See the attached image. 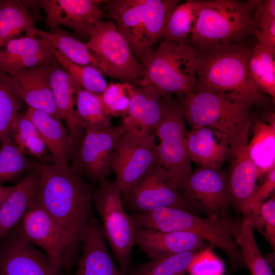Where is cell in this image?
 <instances>
[{
	"label": "cell",
	"mask_w": 275,
	"mask_h": 275,
	"mask_svg": "<svg viewBox=\"0 0 275 275\" xmlns=\"http://www.w3.org/2000/svg\"><path fill=\"white\" fill-rule=\"evenodd\" d=\"M39 176L35 202L68 236L78 255L94 217L91 187L70 170L63 172L44 162H33Z\"/></svg>",
	"instance_id": "obj_1"
},
{
	"label": "cell",
	"mask_w": 275,
	"mask_h": 275,
	"mask_svg": "<svg viewBox=\"0 0 275 275\" xmlns=\"http://www.w3.org/2000/svg\"><path fill=\"white\" fill-rule=\"evenodd\" d=\"M195 50L198 80L195 89L225 94L254 106L267 104L268 97L257 88L250 77L248 63L251 48L245 42L222 43Z\"/></svg>",
	"instance_id": "obj_2"
},
{
	"label": "cell",
	"mask_w": 275,
	"mask_h": 275,
	"mask_svg": "<svg viewBox=\"0 0 275 275\" xmlns=\"http://www.w3.org/2000/svg\"><path fill=\"white\" fill-rule=\"evenodd\" d=\"M185 120L193 126H205L223 134L230 152L249 143L248 134L256 114L254 105L240 98L194 89L181 97Z\"/></svg>",
	"instance_id": "obj_3"
},
{
	"label": "cell",
	"mask_w": 275,
	"mask_h": 275,
	"mask_svg": "<svg viewBox=\"0 0 275 275\" xmlns=\"http://www.w3.org/2000/svg\"><path fill=\"white\" fill-rule=\"evenodd\" d=\"M101 9L114 22L137 60L145 66L162 40L172 11L166 0L102 1Z\"/></svg>",
	"instance_id": "obj_4"
},
{
	"label": "cell",
	"mask_w": 275,
	"mask_h": 275,
	"mask_svg": "<svg viewBox=\"0 0 275 275\" xmlns=\"http://www.w3.org/2000/svg\"><path fill=\"white\" fill-rule=\"evenodd\" d=\"M131 217L136 228L184 231L198 235L224 251L232 267L246 266L234 237V226L224 217H201L185 210L171 207L136 213Z\"/></svg>",
	"instance_id": "obj_5"
},
{
	"label": "cell",
	"mask_w": 275,
	"mask_h": 275,
	"mask_svg": "<svg viewBox=\"0 0 275 275\" xmlns=\"http://www.w3.org/2000/svg\"><path fill=\"white\" fill-rule=\"evenodd\" d=\"M256 1L204 0L190 42L195 49L245 42L258 30L253 18Z\"/></svg>",
	"instance_id": "obj_6"
},
{
	"label": "cell",
	"mask_w": 275,
	"mask_h": 275,
	"mask_svg": "<svg viewBox=\"0 0 275 275\" xmlns=\"http://www.w3.org/2000/svg\"><path fill=\"white\" fill-rule=\"evenodd\" d=\"M196 59V51L190 43L161 40L137 84L152 87L163 96H183L197 86Z\"/></svg>",
	"instance_id": "obj_7"
},
{
	"label": "cell",
	"mask_w": 275,
	"mask_h": 275,
	"mask_svg": "<svg viewBox=\"0 0 275 275\" xmlns=\"http://www.w3.org/2000/svg\"><path fill=\"white\" fill-rule=\"evenodd\" d=\"M93 200L101 218L103 235L111 247L118 266L126 274L135 245L136 227L131 215L125 211L117 181L105 179L100 182L99 188L94 191Z\"/></svg>",
	"instance_id": "obj_8"
},
{
	"label": "cell",
	"mask_w": 275,
	"mask_h": 275,
	"mask_svg": "<svg viewBox=\"0 0 275 275\" xmlns=\"http://www.w3.org/2000/svg\"><path fill=\"white\" fill-rule=\"evenodd\" d=\"M122 117L123 131L117 141L111 168L123 199L145 173L159 163L154 133L137 126L126 116Z\"/></svg>",
	"instance_id": "obj_9"
},
{
	"label": "cell",
	"mask_w": 275,
	"mask_h": 275,
	"mask_svg": "<svg viewBox=\"0 0 275 275\" xmlns=\"http://www.w3.org/2000/svg\"><path fill=\"white\" fill-rule=\"evenodd\" d=\"M89 38L86 45L102 65L106 76L130 84L141 78L145 66L133 55L112 20L99 22Z\"/></svg>",
	"instance_id": "obj_10"
},
{
	"label": "cell",
	"mask_w": 275,
	"mask_h": 275,
	"mask_svg": "<svg viewBox=\"0 0 275 275\" xmlns=\"http://www.w3.org/2000/svg\"><path fill=\"white\" fill-rule=\"evenodd\" d=\"M187 130L181 101L166 97V109L154 134L159 164L170 172L178 185L192 172L186 142Z\"/></svg>",
	"instance_id": "obj_11"
},
{
	"label": "cell",
	"mask_w": 275,
	"mask_h": 275,
	"mask_svg": "<svg viewBox=\"0 0 275 275\" xmlns=\"http://www.w3.org/2000/svg\"><path fill=\"white\" fill-rule=\"evenodd\" d=\"M122 201L124 207L132 214L162 207L194 213L180 193L176 178L159 164L145 173L131 186Z\"/></svg>",
	"instance_id": "obj_12"
},
{
	"label": "cell",
	"mask_w": 275,
	"mask_h": 275,
	"mask_svg": "<svg viewBox=\"0 0 275 275\" xmlns=\"http://www.w3.org/2000/svg\"><path fill=\"white\" fill-rule=\"evenodd\" d=\"M193 211L208 217H223L231 205L228 175L219 169L200 167L178 185Z\"/></svg>",
	"instance_id": "obj_13"
},
{
	"label": "cell",
	"mask_w": 275,
	"mask_h": 275,
	"mask_svg": "<svg viewBox=\"0 0 275 275\" xmlns=\"http://www.w3.org/2000/svg\"><path fill=\"white\" fill-rule=\"evenodd\" d=\"M30 242L41 248L59 269H69L78 258L68 236L37 203L16 226Z\"/></svg>",
	"instance_id": "obj_14"
},
{
	"label": "cell",
	"mask_w": 275,
	"mask_h": 275,
	"mask_svg": "<svg viewBox=\"0 0 275 275\" xmlns=\"http://www.w3.org/2000/svg\"><path fill=\"white\" fill-rule=\"evenodd\" d=\"M123 128L121 124L85 131L75 147L69 169L93 182H101L110 174L115 148Z\"/></svg>",
	"instance_id": "obj_15"
},
{
	"label": "cell",
	"mask_w": 275,
	"mask_h": 275,
	"mask_svg": "<svg viewBox=\"0 0 275 275\" xmlns=\"http://www.w3.org/2000/svg\"><path fill=\"white\" fill-rule=\"evenodd\" d=\"M0 275H60L47 256L15 226L0 239Z\"/></svg>",
	"instance_id": "obj_16"
},
{
	"label": "cell",
	"mask_w": 275,
	"mask_h": 275,
	"mask_svg": "<svg viewBox=\"0 0 275 275\" xmlns=\"http://www.w3.org/2000/svg\"><path fill=\"white\" fill-rule=\"evenodd\" d=\"M98 0H42L38 6L46 14L47 24L51 29L65 25L78 34L88 36L106 16Z\"/></svg>",
	"instance_id": "obj_17"
},
{
	"label": "cell",
	"mask_w": 275,
	"mask_h": 275,
	"mask_svg": "<svg viewBox=\"0 0 275 275\" xmlns=\"http://www.w3.org/2000/svg\"><path fill=\"white\" fill-rule=\"evenodd\" d=\"M58 64L48 43L35 35L12 39L0 49V71L4 72Z\"/></svg>",
	"instance_id": "obj_18"
},
{
	"label": "cell",
	"mask_w": 275,
	"mask_h": 275,
	"mask_svg": "<svg viewBox=\"0 0 275 275\" xmlns=\"http://www.w3.org/2000/svg\"><path fill=\"white\" fill-rule=\"evenodd\" d=\"M52 65H44L6 73L12 77L19 95L29 107L59 118L49 83Z\"/></svg>",
	"instance_id": "obj_19"
},
{
	"label": "cell",
	"mask_w": 275,
	"mask_h": 275,
	"mask_svg": "<svg viewBox=\"0 0 275 275\" xmlns=\"http://www.w3.org/2000/svg\"><path fill=\"white\" fill-rule=\"evenodd\" d=\"M203 239L192 233L184 231L165 232L137 228L135 244L151 259L186 252L201 250Z\"/></svg>",
	"instance_id": "obj_20"
},
{
	"label": "cell",
	"mask_w": 275,
	"mask_h": 275,
	"mask_svg": "<svg viewBox=\"0 0 275 275\" xmlns=\"http://www.w3.org/2000/svg\"><path fill=\"white\" fill-rule=\"evenodd\" d=\"M24 115L37 128L50 153L53 165L60 171H69L74 145L61 120L40 110L29 107Z\"/></svg>",
	"instance_id": "obj_21"
},
{
	"label": "cell",
	"mask_w": 275,
	"mask_h": 275,
	"mask_svg": "<svg viewBox=\"0 0 275 275\" xmlns=\"http://www.w3.org/2000/svg\"><path fill=\"white\" fill-rule=\"evenodd\" d=\"M186 142L190 161L200 167L221 168L230 156V146L225 135L208 127L193 126L187 132Z\"/></svg>",
	"instance_id": "obj_22"
},
{
	"label": "cell",
	"mask_w": 275,
	"mask_h": 275,
	"mask_svg": "<svg viewBox=\"0 0 275 275\" xmlns=\"http://www.w3.org/2000/svg\"><path fill=\"white\" fill-rule=\"evenodd\" d=\"M81 252L74 275H127L113 260L95 217L82 241Z\"/></svg>",
	"instance_id": "obj_23"
},
{
	"label": "cell",
	"mask_w": 275,
	"mask_h": 275,
	"mask_svg": "<svg viewBox=\"0 0 275 275\" xmlns=\"http://www.w3.org/2000/svg\"><path fill=\"white\" fill-rule=\"evenodd\" d=\"M49 83L58 116L65 122L74 148L83 134L75 120L76 81L60 64L52 65L49 72Z\"/></svg>",
	"instance_id": "obj_24"
},
{
	"label": "cell",
	"mask_w": 275,
	"mask_h": 275,
	"mask_svg": "<svg viewBox=\"0 0 275 275\" xmlns=\"http://www.w3.org/2000/svg\"><path fill=\"white\" fill-rule=\"evenodd\" d=\"M39 182L33 169L16 185L0 206V239L17 226L34 204Z\"/></svg>",
	"instance_id": "obj_25"
},
{
	"label": "cell",
	"mask_w": 275,
	"mask_h": 275,
	"mask_svg": "<svg viewBox=\"0 0 275 275\" xmlns=\"http://www.w3.org/2000/svg\"><path fill=\"white\" fill-rule=\"evenodd\" d=\"M248 143L230 152L232 158L229 182L231 205L240 212L256 189L258 170L250 158Z\"/></svg>",
	"instance_id": "obj_26"
},
{
	"label": "cell",
	"mask_w": 275,
	"mask_h": 275,
	"mask_svg": "<svg viewBox=\"0 0 275 275\" xmlns=\"http://www.w3.org/2000/svg\"><path fill=\"white\" fill-rule=\"evenodd\" d=\"M166 97L152 87L133 85L124 116L137 126L154 133L165 112Z\"/></svg>",
	"instance_id": "obj_27"
},
{
	"label": "cell",
	"mask_w": 275,
	"mask_h": 275,
	"mask_svg": "<svg viewBox=\"0 0 275 275\" xmlns=\"http://www.w3.org/2000/svg\"><path fill=\"white\" fill-rule=\"evenodd\" d=\"M254 122V135L248 145L249 156L258 170V179L275 168V115L267 112L264 120Z\"/></svg>",
	"instance_id": "obj_28"
},
{
	"label": "cell",
	"mask_w": 275,
	"mask_h": 275,
	"mask_svg": "<svg viewBox=\"0 0 275 275\" xmlns=\"http://www.w3.org/2000/svg\"><path fill=\"white\" fill-rule=\"evenodd\" d=\"M52 30V32H46L38 30L34 26L25 33L26 35H35L45 40L51 48L59 51L73 62L93 66L105 75L103 67L86 44L76 39L59 26Z\"/></svg>",
	"instance_id": "obj_29"
},
{
	"label": "cell",
	"mask_w": 275,
	"mask_h": 275,
	"mask_svg": "<svg viewBox=\"0 0 275 275\" xmlns=\"http://www.w3.org/2000/svg\"><path fill=\"white\" fill-rule=\"evenodd\" d=\"M75 120L81 131L103 129L110 126L111 116L104 109L100 95L82 89L76 82Z\"/></svg>",
	"instance_id": "obj_30"
},
{
	"label": "cell",
	"mask_w": 275,
	"mask_h": 275,
	"mask_svg": "<svg viewBox=\"0 0 275 275\" xmlns=\"http://www.w3.org/2000/svg\"><path fill=\"white\" fill-rule=\"evenodd\" d=\"M204 0H189L180 3L171 13L166 24L162 40L177 44L190 43Z\"/></svg>",
	"instance_id": "obj_31"
},
{
	"label": "cell",
	"mask_w": 275,
	"mask_h": 275,
	"mask_svg": "<svg viewBox=\"0 0 275 275\" xmlns=\"http://www.w3.org/2000/svg\"><path fill=\"white\" fill-rule=\"evenodd\" d=\"M35 17L23 1H0V49L21 32L34 26Z\"/></svg>",
	"instance_id": "obj_32"
},
{
	"label": "cell",
	"mask_w": 275,
	"mask_h": 275,
	"mask_svg": "<svg viewBox=\"0 0 275 275\" xmlns=\"http://www.w3.org/2000/svg\"><path fill=\"white\" fill-rule=\"evenodd\" d=\"M275 53L258 43L251 48L249 60L250 77L262 93L275 97Z\"/></svg>",
	"instance_id": "obj_33"
},
{
	"label": "cell",
	"mask_w": 275,
	"mask_h": 275,
	"mask_svg": "<svg viewBox=\"0 0 275 275\" xmlns=\"http://www.w3.org/2000/svg\"><path fill=\"white\" fill-rule=\"evenodd\" d=\"M195 250L169 255L129 267L127 275H186L189 268L201 253Z\"/></svg>",
	"instance_id": "obj_34"
},
{
	"label": "cell",
	"mask_w": 275,
	"mask_h": 275,
	"mask_svg": "<svg viewBox=\"0 0 275 275\" xmlns=\"http://www.w3.org/2000/svg\"><path fill=\"white\" fill-rule=\"evenodd\" d=\"M24 103L12 77L0 71V144L4 138L10 135L14 121Z\"/></svg>",
	"instance_id": "obj_35"
},
{
	"label": "cell",
	"mask_w": 275,
	"mask_h": 275,
	"mask_svg": "<svg viewBox=\"0 0 275 275\" xmlns=\"http://www.w3.org/2000/svg\"><path fill=\"white\" fill-rule=\"evenodd\" d=\"M12 140L24 154L40 159L46 153L45 144L34 123L24 114L19 113L11 129Z\"/></svg>",
	"instance_id": "obj_36"
},
{
	"label": "cell",
	"mask_w": 275,
	"mask_h": 275,
	"mask_svg": "<svg viewBox=\"0 0 275 275\" xmlns=\"http://www.w3.org/2000/svg\"><path fill=\"white\" fill-rule=\"evenodd\" d=\"M33 168V162L25 157L11 135L4 138L0 144V185Z\"/></svg>",
	"instance_id": "obj_37"
},
{
	"label": "cell",
	"mask_w": 275,
	"mask_h": 275,
	"mask_svg": "<svg viewBox=\"0 0 275 275\" xmlns=\"http://www.w3.org/2000/svg\"><path fill=\"white\" fill-rule=\"evenodd\" d=\"M57 61L83 89L96 94H101L108 84L104 75L96 68L73 62L59 51L51 47Z\"/></svg>",
	"instance_id": "obj_38"
},
{
	"label": "cell",
	"mask_w": 275,
	"mask_h": 275,
	"mask_svg": "<svg viewBox=\"0 0 275 275\" xmlns=\"http://www.w3.org/2000/svg\"><path fill=\"white\" fill-rule=\"evenodd\" d=\"M133 85L128 82L111 81L100 94L105 112L111 116L123 117L127 114Z\"/></svg>",
	"instance_id": "obj_39"
},
{
	"label": "cell",
	"mask_w": 275,
	"mask_h": 275,
	"mask_svg": "<svg viewBox=\"0 0 275 275\" xmlns=\"http://www.w3.org/2000/svg\"><path fill=\"white\" fill-rule=\"evenodd\" d=\"M275 188V168L266 176L261 185L256 188L249 200L243 206L241 212L251 223L258 215L261 205L273 193Z\"/></svg>",
	"instance_id": "obj_40"
},
{
	"label": "cell",
	"mask_w": 275,
	"mask_h": 275,
	"mask_svg": "<svg viewBox=\"0 0 275 275\" xmlns=\"http://www.w3.org/2000/svg\"><path fill=\"white\" fill-rule=\"evenodd\" d=\"M253 228H264V235L274 251L275 248V198L274 195L261 205L259 214L250 224Z\"/></svg>",
	"instance_id": "obj_41"
},
{
	"label": "cell",
	"mask_w": 275,
	"mask_h": 275,
	"mask_svg": "<svg viewBox=\"0 0 275 275\" xmlns=\"http://www.w3.org/2000/svg\"><path fill=\"white\" fill-rule=\"evenodd\" d=\"M188 272L189 275H223L224 267L215 256L207 251L201 252Z\"/></svg>",
	"instance_id": "obj_42"
},
{
	"label": "cell",
	"mask_w": 275,
	"mask_h": 275,
	"mask_svg": "<svg viewBox=\"0 0 275 275\" xmlns=\"http://www.w3.org/2000/svg\"><path fill=\"white\" fill-rule=\"evenodd\" d=\"M253 18L258 30L275 21V1H256Z\"/></svg>",
	"instance_id": "obj_43"
},
{
	"label": "cell",
	"mask_w": 275,
	"mask_h": 275,
	"mask_svg": "<svg viewBox=\"0 0 275 275\" xmlns=\"http://www.w3.org/2000/svg\"><path fill=\"white\" fill-rule=\"evenodd\" d=\"M253 35L258 44L275 53V21L261 30H255Z\"/></svg>",
	"instance_id": "obj_44"
},
{
	"label": "cell",
	"mask_w": 275,
	"mask_h": 275,
	"mask_svg": "<svg viewBox=\"0 0 275 275\" xmlns=\"http://www.w3.org/2000/svg\"><path fill=\"white\" fill-rule=\"evenodd\" d=\"M15 187V185L12 186H4L0 185V206L11 193Z\"/></svg>",
	"instance_id": "obj_45"
}]
</instances>
